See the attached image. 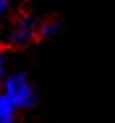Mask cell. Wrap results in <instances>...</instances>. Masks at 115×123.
Instances as JSON below:
<instances>
[{
	"instance_id": "2",
	"label": "cell",
	"mask_w": 115,
	"mask_h": 123,
	"mask_svg": "<svg viewBox=\"0 0 115 123\" xmlns=\"http://www.w3.org/2000/svg\"><path fill=\"white\" fill-rule=\"evenodd\" d=\"M0 72H2V59H0Z\"/></svg>"
},
{
	"instance_id": "1",
	"label": "cell",
	"mask_w": 115,
	"mask_h": 123,
	"mask_svg": "<svg viewBox=\"0 0 115 123\" xmlns=\"http://www.w3.org/2000/svg\"><path fill=\"white\" fill-rule=\"evenodd\" d=\"M14 115V102L4 96V98H0V123H10Z\"/></svg>"
}]
</instances>
